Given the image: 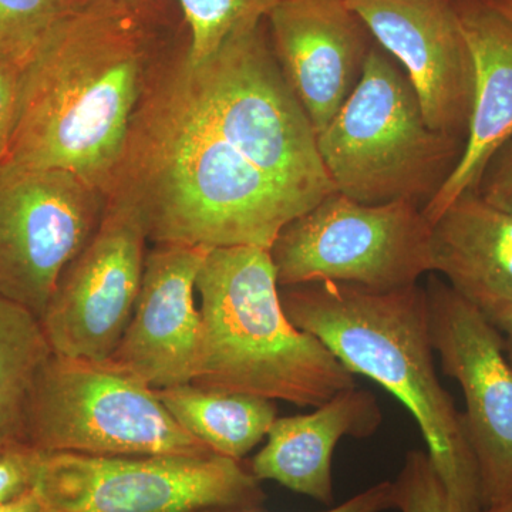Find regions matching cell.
Listing matches in <instances>:
<instances>
[{"label":"cell","mask_w":512,"mask_h":512,"mask_svg":"<svg viewBox=\"0 0 512 512\" xmlns=\"http://www.w3.org/2000/svg\"><path fill=\"white\" fill-rule=\"evenodd\" d=\"M185 35L116 0H82L23 66L2 161L72 171L107 197L151 79Z\"/></svg>","instance_id":"cell-1"},{"label":"cell","mask_w":512,"mask_h":512,"mask_svg":"<svg viewBox=\"0 0 512 512\" xmlns=\"http://www.w3.org/2000/svg\"><path fill=\"white\" fill-rule=\"evenodd\" d=\"M165 59L138 107L109 195L140 208L158 245L269 251L308 208L187 106L165 76Z\"/></svg>","instance_id":"cell-2"},{"label":"cell","mask_w":512,"mask_h":512,"mask_svg":"<svg viewBox=\"0 0 512 512\" xmlns=\"http://www.w3.org/2000/svg\"><path fill=\"white\" fill-rule=\"evenodd\" d=\"M289 320L316 336L352 375L379 383L412 413L434 470L463 512H483L463 413L444 389L419 284L389 291L318 281L281 291Z\"/></svg>","instance_id":"cell-3"},{"label":"cell","mask_w":512,"mask_h":512,"mask_svg":"<svg viewBox=\"0 0 512 512\" xmlns=\"http://www.w3.org/2000/svg\"><path fill=\"white\" fill-rule=\"evenodd\" d=\"M202 335L191 383L320 406L356 377L284 311L268 249H208L195 284Z\"/></svg>","instance_id":"cell-4"},{"label":"cell","mask_w":512,"mask_h":512,"mask_svg":"<svg viewBox=\"0 0 512 512\" xmlns=\"http://www.w3.org/2000/svg\"><path fill=\"white\" fill-rule=\"evenodd\" d=\"M187 46L184 39L174 47L164 73L202 121L308 210L336 192L266 19L238 29L200 63L188 62Z\"/></svg>","instance_id":"cell-5"},{"label":"cell","mask_w":512,"mask_h":512,"mask_svg":"<svg viewBox=\"0 0 512 512\" xmlns=\"http://www.w3.org/2000/svg\"><path fill=\"white\" fill-rule=\"evenodd\" d=\"M316 140L340 194L365 205L407 201L421 210L466 148V141L429 127L409 77L376 43L356 89Z\"/></svg>","instance_id":"cell-6"},{"label":"cell","mask_w":512,"mask_h":512,"mask_svg":"<svg viewBox=\"0 0 512 512\" xmlns=\"http://www.w3.org/2000/svg\"><path fill=\"white\" fill-rule=\"evenodd\" d=\"M29 446L90 456H205L211 448L168 413L157 392L109 362L53 352L37 375Z\"/></svg>","instance_id":"cell-7"},{"label":"cell","mask_w":512,"mask_h":512,"mask_svg":"<svg viewBox=\"0 0 512 512\" xmlns=\"http://www.w3.org/2000/svg\"><path fill=\"white\" fill-rule=\"evenodd\" d=\"M259 483L218 454L42 453L33 490L45 512H214L261 507Z\"/></svg>","instance_id":"cell-8"},{"label":"cell","mask_w":512,"mask_h":512,"mask_svg":"<svg viewBox=\"0 0 512 512\" xmlns=\"http://www.w3.org/2000/svg\"><path fill=\"white\" fill-rule=\"evenodd\" d=\"M430 238L416 204L365 205L336 191L286 225L269 254L279 288L332 281L389 291L431 272Z\"/></svg>","instance_id":"cell-9"},{"label":"cell","mask_w":512,"mask_h":512,"mask_svg":"<svg viewBox=\"0 0 512 512\" xmlns=\"http://www.w3.org/2000/svg\"><path fill=\"white\" fill-rule=\"evenodd\" d=\"M106 202L72 171L0 161V298L40 319Z\"/></svg>","instance_id":"cell-10"},{"label":"cell","mask_w":512,"mask_h":512,"mask_svg":"<svg viewBox=\"0 0 512 512\" xmlns=\"http://www.w3.org/2000/svg\"><path fill=\"white\" fill-rule=\"evenodd\" d=\"M148 232L140 208L107 197L93 237L64 268L40 325L59 355L106 362L126 330L143 282Z\"/></svg>","instance_id":"cell-11"},{"label":"cell","mask_w":512,"mask_h":512,"mask_svg":"<svg viewBox=\"0 0 512 512\" xmlns=\"http://www.w3.org/2000/svg\"><path fill=\"white\" fill-rule=\"evenodd\" d=\"M426 292L433 348L466 403L464 431L485 510L512 497V366L500 332L480 309L436 274Z\"/></svg>","instance_id":"cell-12"},{"label":"cell","mask_w":512,"mask_h":512,"mask_svg":"<svg viewBox=\"0 0 512 512\" xmlns=\"http://www.w3.org/2000/svg\"><path fill=\"white\" fill-rule=\"evenodd\" d=\"M346 2L402 64L429 127L467 143L476 69L453 0Z\"/></svg>","instance_id":"cell-13"},{"label":"cell","mask_w":512,"mask_h":512,"mask_svg":"<svg viewBox=\"0 0 512 512\" xmlns=\"http://www.w3.org/2000/svg\"><path fill=\"white\" fill-rule=\"evenodd\" d=\"M266 25L279 67L318 137L362 79L375 39L346 0H282Z\"/></svg>","instance_id":"cell-14"},{"label":"cell","mask_w":512,"mask_h":512,"mask_svg":"<svg viewBox=\"0 0 512 512\" xmlns=\"http://www.w3.org/2000/svg\"><path fill=\"white\" fill-rule=\"evenodd\" d=\"M207 252L190 245H158L147 255L133 315L106 362L154 390L194 380L202 335L195 284Z\"/></svg>","instance_id":"cell-15"},{"label":"cell","mask_w":512,"mask_h":512,"mask_svg":"<svg viewBox=\"0 0 512 512\" xmlns=\"http://www.w3.org/2000/svg\"><path fill=\"white\" fill-rule=\"evenodd\" d=\"M476 69V93L463 156L423 208L430 224L463 192L476 190L485 167L512 138V23L488 0H453Z\"/></svg>","instance_id":"cell-16"},{"label":"cell","mask_w":512,"mask_h":512,"mask_svg":"<svg viewBox=\"0 0 512 512\" xmlns=\"http://www.w3.org/2000/svg\"><path fill=\"white\" fill-rule=\"evenodd\" d=\"M382 409L369 390H342L308 414L278 417L249 470L325 505L335 503L332 461L343 437L367 439L379 430Z\"/></svg>","instance_id":"cell-17"},{"label":"cell","mask_w":512,"mask_h":512,"mask_svg":"<svg viewBox=\"0 0 512 512\" xmlns=\"http://www.w3.org/2000/svg\"><path fill=\"white\" fill-rule=\"evenodd\" d=\"M431 274L490 315L512 302V215L468 190L431 224Z\"/></svg>","instance_id":"cell-18"},{"label":"cell","mask_w":512,"mask_h":512,"mask_svg":"<svg viewBox=\"0 0 512 512\" xmlns=\"http://www.w3.org/2000/svg\"><path fill=\"white\" fill-rule=\"evenodd\" d=\"M185 431L215 454L242 461L278 419L275 400L187 383L156 390Z\"/></svg>","instance_id":"cell-19"},{"label":"cell","mask_w":512,"mask_h":512,"mask_svg":"<svg viewBox=\"0 0 512 512\" xmlns=\"http://www.w3.org/2000/svg\"><path fill=\"white\" fill-rule=\"evenodd\" d=\"M52 353L40 320L0 298V451L29 446L30 399Z\"/></svg>","instance_id":"cell-20"},{"label":"cell","mask_w":512,"mask_h":512,"mask_svg":"<svg viewBox=\"0 0 512 512\" xmlns=\"http://www.w3.org/2000/svg\"><path fill=\"white\" fill-rule=\"evenodd\" d=\"M282 0H177L187 30V60L210 57L232 33L266 19Z\"/></svg>","instance_id":"cell-21"},{"label":"cell","mask_w":512,"mask_h":512,"mask_svg":"<svg viewBox=\"0 0 512 512\" xmlns=\"http://www.w3.org/2000/svg\"><path fill=\"white\" fill-rule=\"evenodd\" d=\"M82 0H0V55L28 62L50 29Z\"/></svg>","instance_id":"cell-22"},{"label":"cell","mask_w":512,"mask_h":512,"mask_svg":"<svg viewBox=\"0 0 512 512\" xmlns=\"http://www.w3.org/2000/svg\"><path fill=\"white\" fill-rule=\"evenodd\" d=\"M393 491L394 508L400 512H463L434 470L427 451L406 454Z\"/></svg>","instance_id":"cell-23"},{"label":"cell","mask_w":512,"mask_h":512,"mask_svg":"<svg viewBox=\"0 0 512 512\" xmlns=\"http://www.w3.org/2000/svg\"><path fill=\"white\" fill-rule=\"evenodd\" d=\"M40 456V451L29 446L0 451V504L33 490Z\"/></svg>","instance_id":"cell-24"},{"label":"cell","mask_w":512,"mask_h":512,"mask_svg":"<svg viewBox=\"0 0 512 512\" xmlns=\"http://www.w3.org/2000/svg\"><path fill=\"white\" fill-rule=\"evenodd\" d=\"M474 191L488 204L512 215V138L491 158Z\"/></svg>","instance_id":"cell-25"},{"label":"cell","mask_w":512,"mask_h":512,"mask_svg":"<svg viewBox=\"0 0 512 512\" xmlns=\"http://www.w3.org/2000/svg\"><path fill=\"white\" fill-rule=\"evenodd\" d=\"M25 64L15 57L0 55V161L6 156L15 126L20 79Z\"/></svg>","instance_id":"cell-26"},{"label":"cell","mask_w":512,"mask_h":512,"mask_svg":"<svg viewBox=\"0 0 512 512\" xmlns=\"http://www.w3.org/2000/svg\"><path fill=\"white\" fill-rule=\"evenodd\" d=\"M394 510L393 481H382L373 487L367 488L355 497L339 505H332L325 511L318 512H383ZM214 512H266L261 507L238 508V510H224Z\"/></svg>","instance_id":"cell-27"},{"label":"cell","mask_w":512,"mask_h":512,"mask_svg":"<svg viewBox=\"0 0 512 512\" xmlns=\"http://www.w3.org/2000/svg\"><path fill=\"white\" fill-rule=\"evenodd\" d=\"M147 18L171 26H184L177 0H116Z\"/></svg>","instance_id":"cell-28"},{"label":"cell","mask_w":512,"mask_h":512,"mask_svg":"<svg viewBox=\"0 0 512 512\" xmlns=\"http://www.w3.org/2000/svg\"><path fill=\"white\" fill-rule=\"evenodd\" d=\"M487 319L500 332L504 342L505 356L512 366V302L487 315Z\"/></svg>","instance_id":"cell-29"},{"label":"cell","mask_w":512,"mask_h":512,"mask_svg":"<svg viewBox=\"0 0 512 512\" xmlns=\"http://www.w3.org/2000/svg\"><path fill=\"white\" fill-rule=\"evenodd\" d=\"M0 512H45V508L36 491L30 490L15 500L0 504Z\"/></svg>","instance_id":"cell-30"},{"label":"cell","mask_w":512,"mask_h":512,"mask_svg":"<svg viewBox=\"0 0 512 512\" xmlns=\"http://www.w3.org/2000/svg\"><path fill=\"white\" fill-rule=\"evenodd\" d=\"M505 19L512 23V0H488Z\"/></svg>","instance_id":"cell-31"},{"label":"cell","mask_w":512,"mask_h":512,"mask_svg":"<svg viewBox=\"0 0 512 512\" xmlns=\"http://www.w3.org/2000/svg\"><path fill=\"white\" fill-rule=\"evenodd\" d=\"M483 512H512V497L505 500L504 503L485 508Z\"/></svg>","instance_id":"cell-32"}]
</instances>
